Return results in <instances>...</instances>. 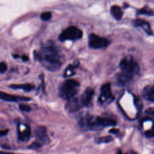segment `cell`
Masks as SVG:
<instances>
[{"instance_id": "6da1fadb", "label": "cell", "mask_w": 154, "mask_h": 154, "mask_svg": "<svg viewBox=\"0 0 154 154\" xmlns=\"http://www.w3.org/2000/svg\"><path fill=\"white\" fill-rule=\"evenodd\" d=\"M34 54L42 66L50 71H56L62 65L61 55L52 43L43 46Z\"/></svg>"}, {"instance_id": "7a4b0ae2", "label": "cell", "mask_w": 154, "mask_h": 154, "mask_svg": "<svg viewBox=\"0 0 154 154\" xmlns=\"http://www.w3.org/2000/svg\"><path fill=\"white\" fill-rule=\"evenodd\" d=\"M120 73L117 75V80L120 85H124L129 83L140 71V66L132 57L123 58L120 62Z\"/></svg>"}, {"instance_id": "3957f363", "label": "cell", "mask_w": 154, "mask_h": 154, "mask_svg": "<svg viewBox=\"0 0 154 154\" xmlns=\"http://www.w3.org/2000/svg\"><path fill=\"white\" fill-rule=\"evenodd\" d=\"M78 122L80 127L85 130H97L116 125L114 119L90 115L81 117Z\"/></svg>"}, {"instance_id": "277c9868", "label": "cell", "mask_w": 154, "mask_h": 154, "mask_svg": "<svg viewBox=\"0 0 154 154\" xmlns=\"http://www.w3.org/2000/svg\"><path fill=\"white\" fill-rule=\"evenodd\" d=\"M79 83L75 79H67L61 85L59 89L60 96L64 100H69L73 97L78 91Z\"/></svg>"}, {"instance_id": "5b68a950", "label": "cell", "mask_w": 154, "mask_h": 154, "mask_svg": "<svg viewBox=\"0 0 154 154\" xmlns=\"http://www.w3.org/2000/svg\"><path fill=\"white\" fill-rule=\"evenodd\" d=\"M82 36V31L75 26H70L63 30L59 35V40L61 42L66 40H76Z\"/></svg>"}, {"instance_id": "8992f818", "label": "cell", "mask_w": 154, "mask_h": 154, "mask_svg": "<svg viewBox=\"0 0 154 154\" xmlns=\"http://www.w3.org/2000/svg\"><path fill=\"white\" fill-rule=\"evenodd\" d=\"M114 97L111 92L110 83H106L101 87L100 94L99 97V102L102 105L109 104L114 100Z\"/></svg>"}, {"instance_id": "52a82bcc", "label": "cell", "mask_w": 154, "mask_h": 154, "mask_svg": "<svg viewBox=\"0 0 154 154\" xmlns=\"http://www.w3.org/2000/svg\"><path fill=\"white\" fill-rule=\"evenodd\" d=\"M109 44V42L105 37H100L95 34H91L88 37V46L93 49L105 48Z\"/></svg>"}, {"instance_id": "ba28073f", "label": "cell", "mask_w": 154, "mask_h": 154, "mask_svg": "<svg viewBox=\"0 0 154 154\" xmlns=\"http://www.w3.org/2000/svg\"><path fill=\"white\" fill-rule=\"evenodd\" d=\"M37 141L42 144H46L50 142V139L47 133L46 128L43 126H38L34 131Z\"/></svg>"}, {"instance_id": "9c48e42d", "label": "cell", "mask_w": 154, "mask_h": 154, "mask_svg": "<svg viewBox=\"0 0 154 154\" xmlns=\"http://www.w3.org/2000/svg\"><path fill=\"white\" fill-rule=\"evenodd\" d=\"M83 106H84L79 97H75L74 96L73 97L68 100V102L66 105V109L69 112H75L79 110Z\"/></svg>"}, {"instance_id": "30bf717a", "label": "cell", "mask_w": 154, "mask_h": 154, "mask_svg": "<svg viewBox=\"0 0 154 154\" xmlns=\"http://www.w3.org/2000/svg\"><path fill=\"white\" fill-rule=\"evenodd\" d=\"M0 99L7 102H19V101L27 102L31 100V98L29 97L18 96L16 95L8 94L2 91H0Z\"/></svg>"}, {"instance_id": "8fae6325", "label": "cell", "mask_w": 154, "mask_h": 154, "mask_svg": "<svg viewBox=\"0 0 154 154\" xmlns=\"http://www.w3.org/2000/svg\"><path fill=\"white\" fill-rule=\"evenodd\" d=\"M94 93V90L92 88L87 87L81 94L79 98L84 106H87L90 104Z\"/></svg>"}, {"instance_id": "7c38bea8", "label": "cell", "mask_w": 154, "mask_h": 154, "mask_svg": "<svg viewBox=\"0 0 154 154\" xmlns=\"http://www.w3.org/2000/svg\"><path fill=\"white\" fill-rule=\"evenodd\" d=\"M142 93L143 97L146 100L154 102V84L145 87Z\"/></svg>"}, {"instance_id": "4fadbf2b", "label": "cell", "mask_w": 154, "mask_h": 154, "mask_svg": "<svg viewBox=\"0 0 154 154\" xmlns=\"http://www.w3.org/2000/svg\"><path fill=\"white\" fill-rule=\"evenodd\" d=\"M133 23L135 26L141 27L147 34H148L149 35L153 34L152 28H151L149 23L147 22L144 21L143 20H141V19H136L133 22Z\"/></svg>"}, {"instance_id": "5bb4252c", "label": "cell", "mask_w": 154, "mask_h": 154, "mask_svg": "<svg viewBox=\"0 0 154 154\" xmlns=\"http://www.w3.org/2000/svg\"><path fill=\"white\" fill-rule=\"evenodd\" d=\"M31 137V129L29 127L26 126L23 131L18 129V139L21 141H28Z\"/></svg>"}, {"instance_id": "9a60e30c", "label": "cell", "mask_w": 154, "mask_h": 154, "mask_svg": "<svg viewBox=\"0 0 154 154\" xmlns=\"http://www.w3.org/2000/svg\"><path fill=\"white\" fill-rule=\"evenodd\" d=\"M9 87L13 89H22L23 91L28 92L32 90L34 88V85L31 84L26 83L22 84H12L10 85Z\"/></svg>"}, {"instance_id": "2e32d148", "label": "cell", "mask_w": 154, "mask_h": 154, "mask_svg": "<svg viewBox=\"0 0 154 154\" xmlns=\"http://www.w3.org/2000/svg\"><path fill=\"white\" fill-rule=\"evenodd\" d=\"M111 13L116 20H120L123 16V12L120 7L113 5L111 8Z\"/></svg>"}, {"instance_id": "e0dca14e", "label": "cell", "mask_w": 154, "mask_h": 154, "mask_svg": "<svg viewBox=\"0 0 154 154\" xmlns=\"http://www.w3.org/2000/svg\"><path fill=\"white\" fill-rule=\"evenodd\" d=\"M113 140V138L110 136V135H107L105 137H102L97 138L96 140V142L98 144H101V143H108Z\"/></svg>"}, {"instance_id": "ac0fdd59", "label": "cell", "mask_w": 154, "mask_h": 154, "mask_svg": "<svg viewBox=\"0 0 154 154\" xmlns=\"http://www.w3.org/2000/svg\"><path fill=\"white\" fill-rule=\"evenodd\" d=\"M76 66H75V64L74 65H72V64L69 65L66 69V70L64 72V76L66 77H67V76H70L73 75L75 73L74 69L76 68Z\"/></svg>"}, {"instance_id": "d6986e66", "label": "cell", "mask_w": 154, "mask_h": 154, "mask_svg": "<svg viewBox=\"0 0 154 154\" xmlns=\"http://www.w3.org/2000/svg\"><path fill=\"white\" fill-rule=\"evenodd\" d=\"M138 14H146V15H148V16H153L154 14V11L149 8L147 7H145L141 9H140L138 12Z\"/></svg>"}, {"instance_id": "ffe728a7", "label": "cell", "mask_w": 154, "mask_h": 154, "mask_svg": "<svg viewBox=\"0 0 154 154\" xmlns=\"http://www.w3.org/2000/svg\"><path fill=\"white\" fill-rule=\"evenodd\" d=\"M52 17V14L51 12L49 11H46L44 12L43 13H42L40 17L42 19V20H44V21H48Z\"/></svg>"}, {"instance_id": "44dd1931", "label": "cell", "mask_w": 154, "mask_h": 154, "mask_svg": "<svg viewBox=\"0 0 154 154\" xmlns=\"http://www.w3.org/2000/svg\"><path fill=\"white\" fill-rule=\"evenodd\" d=\"M19 108L21 111H23L25 112H29L31 110V108L30 106L25 104H23V103L19 104Z\"/></svg>"}, {"instance_id": "7402d4cb", "label": "cell", "mask_w": 154, "mask_h": 154, "mask_svg": "<svg viewBox=\"0 0 154 154\" xmlns=\"http://www.w3.org/2000/svg\"><path fill=\"white\" fill-rule=\"evenodd\" d=\"M145 135L147 138H153L154 137V124L152 126V128L145 132Z\"/></svg>"}, {"instance_id": "603a6c76", "label": "cell", "mask_w": 154, "mask_h": 154, "mask_svg": "<svg viewBox=\"0 0 154 154\" xmlns=\"http://www.w3.org/2000/svg\"><path fill=\"white\" fill-rule=\"evenodd\" d=\"M43 144H42L40 143H39L38 141H36L34 143H32L29 147L28 148L29 149H38L40 147H41L42 146Z\"/></svg>"}, {"instance_id": "cb8c5ba5", "label": "cell", "mask_w": 154, "mask_h": 154, "mask_svg": "<svg viewBox=\"0 0 154 154\" xmlns=\"http://www.w3.org/2000/svg\"><path fill=\"white\" fill-rule=\"evenodd\" d=\"M7 69V64L4 62L0 63V73H4Z\"/></svg>"}, {"instance_id": "d4e9b609", "label": "cell", "mask_w": 154, "mask_h": 154, "mask_svg": "<svg viewBox=\"0 0 154 154\" xmlns=\"http://www.w3.org/2000/svg\"><path fill=\"white\" fill-rule=\"evenodd\" d=\"M8 132V129H6V130H0V137H2V136H4V135H6Z\"/></svg>"}, {"instance_id": "484cf974", "label": "cell", "mask_w": 154, "mask_h": 154, "mask_svg": "<svg viewBox=\"0 0 154 154\" xmlns=\"http://www.w3.org/2000/svg\"><path fill=\"white\" fill-rule=\"evenodd\" d=\"M110 133H111V134H116L117 132H119V129H114V128H113V129H111V130H109V131Z\"/></svg>"}, {"instance_id": "4316f807", "label": "cell", "mask_w": 154, "mask_h": 154, "mask_svg": "<svg viewBox=\"0 0 154 154\" xmlns=\"http://www.w3.org/2000/svg\"><path fill=\"white\" fill-rule=\"evenodd\" d=\"M22 60L23 61H28V57L26 56V55H22Z\"/></svg>"}, {"instance_id": "83f0119b", "label": "cell", "mask_w": 154, "mask_h": 154, "mask_svg": "<svg viewBox=\"0 0 154 154\" xmlns=\"http://www.w3.org/2000/svg\"><path fill=\"white\" fill-rule=\"evenodd\" d=\"M147 112L149 114H152L153 115H154V110H153V109H150L149 110H147Z\"/></svg>"}]
</instances>
